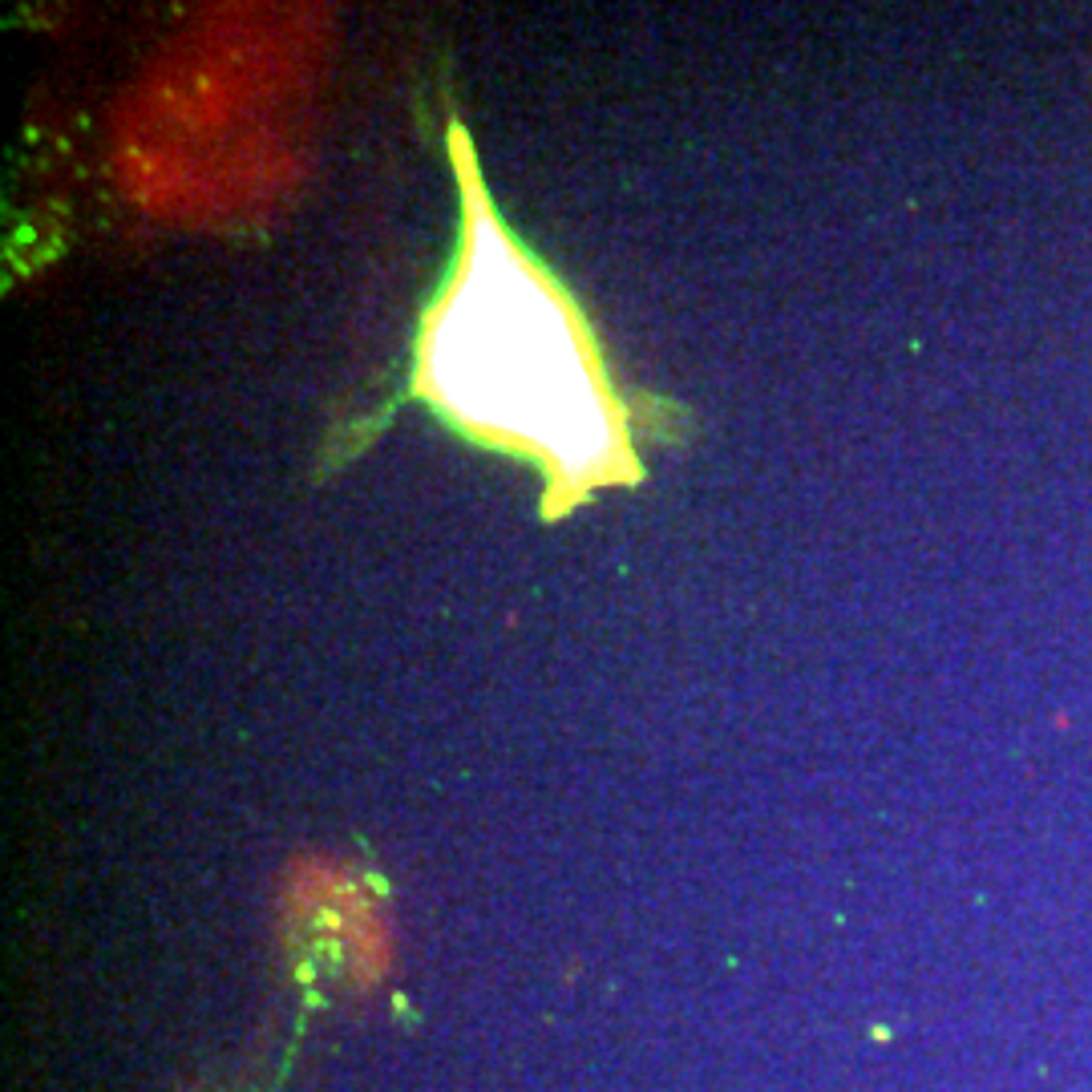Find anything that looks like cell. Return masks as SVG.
<instances>
[{"label": "cell", "mask_w": 1092, "mask_h": 1092, "mask_svg": "<svg viewBox=\"0 0 1092 1092\" xmlns=\"http://www.w3.org/2000/svg\"><path fill=\"white\" fill-rule=\"evenodd\" d=\"M421 381L466 429L522 445L571 490L627 466L619 421L571 304L474 203L462 280L425 332Z\"/></svg>", "instance_id": "1"}]
</instances>
